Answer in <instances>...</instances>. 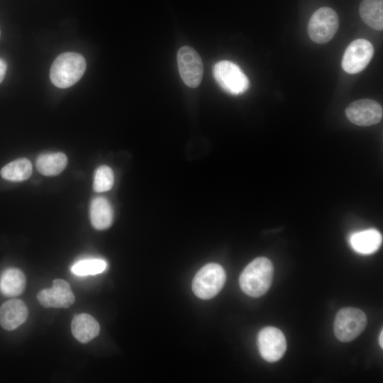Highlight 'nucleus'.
Instances as JSON below:
<instances>
[{
    "label": "nucleus",
    "mask_w": 383,
    "mask_h": 383,
    "mask_svg": "<svg viewBox=\"0 0 383 383\" xmlns=\"http://www.w3.org/2000/svg\"><path fill=\"white\" fill-rule=\"evenodd\" d=\"M26 282V277L20 270L9 268L0 277V291L5 296H16L23 292Z\"/></svg>",
    "instance_id": "dca6fc26"
},
{
    "label": "nucleus",
    "mask_w": 383,
    "mask_h": 383,
    "mask_svg": "<svg viewBox=\"0 0 383 383\" xmlns=\"http://www.w3.org/2000/svg\"><path fill=\"white\" fill-rule=\"evenodd\" d=\"M71 329L74 337L78 341L87 343L99 335L100 326L91 315L79 313L73 318Z\"/></svg>",
    "instance_id": "ddd939ff"
},
{
    "label": "nucleus",
    "mask_w": 383,
    "mask_h": 383,
    "mask_svg": "<svg viewBox=\"0 0 383 383\" xmlns=\"http://www.w3.org/2000/svg\"><path fill=\"white\" fill-rule=\"evenodd\" d=\"M213 74L218 84L226 92L238 95L249 88V79L241 69L228 60L216 62L213 67Z\"/></svg>",
    "instance_id": "39448f33"
},
{
    "label": "nucleus",
    "mask_w": 383,
    "mask_h": 383,
    "mask_svg": "<svg viewBox=\"0 0 383 383\" xmlns=\"http://www.w3.org/2000/svg\"><path fill=\"white\" fill-rule=\"evenodd\" d=\"M67 164V157L62 152L45 153L36 160V167L40 173L45 176H55L64 170Z\"/></svg>",
    "instance_id": "a211bd4d"
},
{
    "label": "nucleus",
    "mask_w": 383,
    "mask_h": 383,
    "mask_svg": "<svg viewBox=\"0 0 383 383\" xmlns=\"http://www.w3.org/2000/svg\"><path fill=\"white\" fill-rule=\"evenodd\" d=\"M382 330L381 331L380 333H379V344L380 345V347L382 348H383V341H382V337H383V333H382Z\"/></svg>",
    "instance_id": "5701e85b"
},
{
    "label": "nucleus",
    "mask_w": 383,
    "mask_h": 383,
    "mask_svg": "<svg viewBox=\"0 0 383 383\" xmlns=\"http://www.w3.org/2000/svg\"><path fill=\"white\" fill-rule=\"evenodd\" d=\"M367 323V316L362 310L355 307L343 308L335 318V335L341 342H350L364 331Z\"/></svg>",
    "instance_id": "20e7f679"
},
{
    "label": "nucleus",
    "mask_w": 383,
    "mask_h": 383,
    "mask_svg": "<svg viewBox=\"0 0 383 383\" xmlns=\"http://www.w3.org/2000/svg\"><path fill=\"white\" fill-rule=\"evenodd\" d=\"M382 242L381 233L374 228L355 233L350 238L353 250L365 255L376 252L381 246Z\"/></svg>",
    "instance_id": "4468645a"
},
{
    "label": "nucleus",
    "mask_w": 383,
    "mask_h": 383,
    "mask_svg": "<svg viewBox=\"0 0 383 383\" xmlns=\"http://www.w3.org/2000/svg\"><path fill=\"white\" fill-rule=\"evenodd\" d=\"M339 18L336 12L329 7L317 9L308 23V34L314 43L323 44L330 41L338 30Z\"/></svg>",
    "instance_id": "423d86ee"
},
{
    "label": "nucleus",
    "mask_w": 383,
    "mask_h": 383,
    "mask_svg": "<svg viewBox=\"0 0 383 383\" xmlns=\"http://www.w3.org/2000/svg\"><path fill=\"white\" fill-rule=\"evenodd\" d=\"M113 181L112 170L106 165H101L95 172L93 189L97 192L109 191L112 188Z\"/></svg>",
    "instance_id": "412c9836"
},
{
    "label": "nucleus",
    "mask_w": 383,
    "mask_h": 383,
    "mask_svg": "<svg viewBox=\"0 0 383 383\" xmlns=\"http://www.w3.org/2000/svg\"><path fill=\"white\" fill-rule=\"evenodd\" d=\"M113 212L109 201L103 197L94 198L90 205V218L92 226L96 230H105L113 222Z\"/></svg>",
    "instance_id": "2eb2a0df"
},
{
    "label": "nucleus",
    "mask_w": 383,
    "mask_h": 383,
    "mask_svg": "<svg viewBox=\"0 0 383 383\" xmlns=\"http://www.w3.org/2000/svg\"><path fill=\"white\" fill-rule=\"evenodd\" d=\"M359 13L367 25L377 30H382L383 0H362Z\"/></svg>",
    "instance_id": "f3484780"
},
{
    "label": "nucleus",
    "mask_w": 383,
    "mask_h": 383,
    "mask_svg": "<svg viewBox=\"0 0 383 383\" xmlns=\"http://www.w3.org/2000/svg\"><path fill=\"white\" fill-rule=\"evenodd\" d=\"M257 345L262 357L269 362L280 360L287 349L283 333L275 327L263 328L258 333Z\"/></svg>",
    "instance_id": "1a4fd4ad"
},
{
    "label": "nucleus",
    "mask_w": 383,
    "mask_h": 383,
    "mask_svg": "<svg viewBox=\"0 0 383 383\" xmlns=\"http://www.w3.org/2000/svg\"><path fill=\"white\" fill-rule=\"evenodd\" d=\"M26 305L19 299H11L0 307V325L7 331H12L23 323L28 317Z\"/></svg>",
    "instance_id": "f8f14e48"
},
{
    "label": "nucleus",
    "mask_w": 383,
    "mask_h": 383,
    "mask_svg": "<svg viewBox=\"0 0 383 383\" xmlns=\"http://www.w3.org/2000/svg\"><path fill=\"white\" fill-rule=\"evenodd\" d=\"M0 35H1V31H0Z\"/></svg>",
    "instance_id": "b1692460"
},
{
    "label": "nucleus",
    "mask_w": 383,
    "mask_h": 383,
    "mask_svg": "<svg viewBox=\"0 0 383 383\" xmlns=\"http://www.w3.org/2000/svg\"><path fill=\"white\" fill-rule=\"evenodd\" d=\"M348 118L360 126H370L379 123L382 118V107L374 100L360 99L350 104L345 110Z\"/></svg>",
    "instance_id": "9d476101"
},
{
    "label": "nucleus",
    "mask_w": 383,
    "mask_h": 383,
    "mask_svg": "<svg viewBox=\"0 0 383 383\" xmlns=\"http://www.w3.org/2000/svg\"><path fill=\"white\" fill-rule=\"evenodd\" d=\"M84 57L77 52H67L58 55L52 64L50 78L57 87L68 88L77 82L86 70Z\"/></svg>",
    "instance_id": "f03ea898"
},
{
    "label": "nucleus",
    "mask_w": 383,
    "mask_h": 383,
    "mask_svg": "<svg viewBox=\"0 0 383 383\" xmlns=\"http://www.w3.org/2000/svg\"><path fill=\"white\" fill-rule=\"evenodd\" d=\"M226 276L223 268L216 263H209L196 274L192 282L194 294L201 299L214 297L223 288Z\"/></svg>",
    "instance_id": "7ed1b4c3"
},
{
    "label": "nucleus",
    "mask_w": 383,
    "mask_h": 383,
    "mask_svg": "<svg viewBox=\"0 0 383 383\" xmlns=\"http://www.w3.org/2000/svg\"><path fill=\"white\" fill-rule=\"evenodd\" d=\"M32 170V164L29 160L19 158L6 165L0 173L6 180L22 182L30 177Z\"/></svg>",
    "instance_id": "6ab92c4d"
},
{
    "label": "nucleus",
    "mask_w": 383,
    "mask_h": 383,
    "mask_svg": "<svg viewBox=\"0 0 383 383\" xmlns=\"http://www.w3.org/2000/svg\"><path fill=\"white\" fill-rule=\"evenodd\" d=\"M374 55L372 43L362 38L352 41L345 50L342 59V68L349 74L362 71L370 62Z\"/></svg>",
    "instance_id": "6e6552de"
},
{
    "label": "nucleus",
    "mask_w": 383,
    "mask_h": 383,
    "mask_svg": "<svg viewBox=\"0 0 383 383\" xmlns=\"http://www.w3.org/2000/svg\"><path fill=\"white\" fill-rule=\"evenodd\" d=\"M7 69V65L6 62L0 58V83L3 81Z\"/></svg>",
    "instance_id": "4be33fe9"
},
{
    "label": "nucleus",
    "mask_w": 383,
    "mask_h": 383,
    "mask_svg": "<svg viewBox=\"0 0 383 383\" xmlns=\"http://www.w3.org/2000/svg\"><path fill=\"white\" fill-rule=\"evenodd\" d=\"M273 277V265L265 257H259L250 262L240 275L242 291L252 297L265 294L270 289Z\"/></svg>",
    "instance_id": "f257e3e1"
},
{
    "label": "nucleus",
    "mask_w": 383,
    "mask_h": 383,
    "mask_svg": "<svg viewBox=\"0 0 383 383\" xmlns=\"http://www.w3.org/2000/svg\"><path fill=\"white\" fill-rule=\"evenodd\" d=\"M177 65L180 77L190 88L197 87L203 77V64L197 52L189 46H183L177 52Z\"/></svg>",
    "instance_id": "0eeeda50"
},
{
    "label": "nucleus",
    "mask_w": 383,
    "mask_h": 383,
    "mask_svg": "<svg viewBox=\"0 0 383 383\" xmlns=\"http://www.w3.org/2000/svg\"><path fill=\"white\" fill-rule=\"evenodd\" d=\"M37 299L45 308H68L75 301L69 283L62 279H55L50 289L40 291Z\"/></svg>",
    "instance_id": "9b49d317"
},
{
    "label": "nucleus",
    "mask_w": 383,
    "mask_h": 383,
    "mask_svg": "<svg viewBox=\"0 0 383 383\" xmlns=\"http://www.w3.org/2000/svg\"><path fill=\"white\" fill-rule=\"evenodd\" d=\"M107 264L105 260L98 258L79 260L72 265V272L79 276L96 274L101 273L106 269Z\"/></svg>",
    "instance_id": "aec40b11"
}]
</instances>
